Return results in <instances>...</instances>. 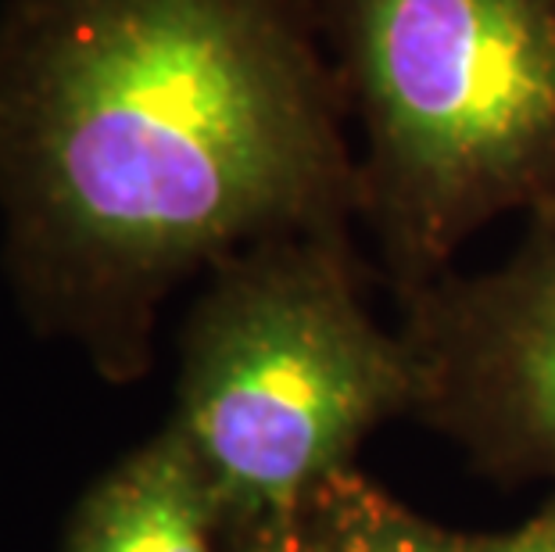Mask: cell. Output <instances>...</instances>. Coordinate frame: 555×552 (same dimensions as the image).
<instances>
[{
  "label": "cell",
  "instance_id": "cell-1",
  "mask_svg": "<svg viewBox=\"0 0 555 552\" xmlns=\"http://www.w3.org/2000/svg\"><path fill=\"white\" fill-rule=\"evenodd\" d=\"M0 194L33 284L122 331L201 266L351 227L315 0H4Z\"/></svg>",
  "mask_w": 555,
  "mask_h": 552
},
{
  "label": "cell",
  "instance_id": "cell-2",
  "mask_svg": "<svg viewBox=\"0 0 555 552\" xmlns=\"http://www.w3.org/2000/svg\"><path fill=\"white\" fill-rule=\"evenodd\" d=\"M359 129V219L409 295L555 208V0H315Z\"/></svg>",
  "mask_w": 555,
  "mask_h": 552
},
{
  "label": "cell",
  "instance_id": "cell-3",
  "mask_svg": "<svg viewBox=\"0 0 555 552\" xmlns=\"http://www.w3.org/2000/svg\"><path fill=\"white\" fill-rule=\"evenodd\" d=\"M348 230L227 258L194 309L180 427L227 527L298 516L387 413L412 409L409 351L365 309Z\"/></svg>",
  "mask_w": 555,
  "mask_h": 552
},
{
  "label": "cell",
  "instance_id": "cell-4",
  "mask_svg": "<svg viewBox=\"0 0 555 552\" xmlns=\"http://www.w3.org/2000/svg\"><path fill=\"white\" fill-rule=\"evenodd\" d=\"M398 298L412 409L494 474L555 477V208L499 266Z\"/></svg>",
  "mask_w": 555,
  "mask_h": 552
},
{
  "label": "cell",
  "instance_id": "cell-5",
  "mask_svg": "<svg viewBox=\"0 0 555 552\" xmlns=\"http://www.w3.org/2000/svg\"><path fill=\"white\" fill-rule=\"evenodd\" d=\"M222 510L183 427L122 463L82 506L73 552H211Z\"/></svg>",
  "mask_w": 555,
  "mask_h": 552
},
{
  "label": "cell",
  "instance_id": "cell-6",
  "mask_svg": "<svg viewBox=\"0 0 555 552\" xmlns=\"http://www.w3.org/2000/svg\"><path fill=\"white\" fill-rule=\"evenodd\" d=\"M309 552H466L469 538L423 521L356 470H340L301 510Z\"/></svg>",
  "mask_w": 555,
  "mask_h": 552
},
{
  "label": "cell",
  "instance_id": "cell-7",
  "mask_svg": "<svg viewBox=\"0 0 555 552\" xmlns=\"http://www.w3.org/2000/svg\"><path fill=\"white\" fill-rule=\"evenodd\" d=\"M466 552H555V502L502 538H469Z\"/></svg>",
  "mask_w": 555,
  "mask_h": 552
},
{
  "label": "cell",
  "instance_id": "cell-8",
  "mask_svg": "<svg viewBox=\"0 0 555 552\" xmlns=\"http://www.w3.org/2000/svg\"><path fill=\"white\" fill-rule=\"evenodd\" d=\"M233 531H237V538H241L233 552H309L301 513L283 516V521L244 524V527H233Z\"/></svg>",
  "mask_w": 555,
  "mask_h": 552
}]
</instances>
